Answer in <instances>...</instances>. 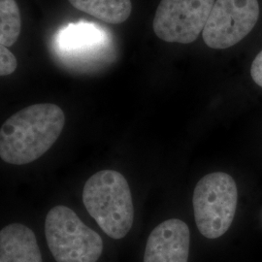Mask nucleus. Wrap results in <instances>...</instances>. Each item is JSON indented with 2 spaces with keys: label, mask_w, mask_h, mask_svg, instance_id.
<instances>
[{
  "label": "nucleus",
  "mask_w": 262,
  "mask_h": 262,
  "mask_svg": "<svg viewBox=\"0 0 262 262\" xmlns=\"http://www.w3.org/2000/svg\"><path fill=\"white\" fill-rule=\"evenodd\" d=\"M64 124V113L56 104H34L19 110L1 126L0 158L14 165L35 161L56 143Z\"/></svg>",
  "instance_id": "1"
},
{
  "label": "nucleus",
  "mask_w": 262,
  "mask_h": 262,
  "mask_svg": "<svg viewBox=\"0 0 262 262\" xmlns=\"http://www.w3.org/2000/svg\"><path fill=\"white\" fill-rule=\"evenodd\" d=\"M83 202L88 213L113 239L120 240L130 231L134 206L130 187L124 176L115 170L96 172L86 181Z\"/></svg>",
  "instance_id": "2"
},
{
  "label": "nucleus",
  "mask_w": 262,
  "mask_h": 262,
  "mask_svg": "<svg viewBox=\"0 0 262 262\" xmlns=\"http://www.w3.org/2000/svg\"><path fill=\"white\" fill-rule=\"evenodd\" d=\"M48 247L56 262H96L103 252L100 235L63 205L51 209L45 221Z\"/></svg>",
  "instance_id": "3"
},
{
  "label": "nucleus",
  "mask_w": 262,
  "mask_h": 262,
  "mask_svg": "<svg viewBox=\"0 0 262 262\" xmlns=\"http://www.w3.org/2000/svg\"><path fill=\"white\" fill-rule=\"evenodd\" d=\"M238 189L234 179L225 172H213L198 181L192 205L197 228L208 239L225 234L234 220Z\"/></svg>",
  "instance_id": "4"
},
{
  "label": "nucleus",
  "mask_w": 262,
  "mask_h": 262,
  "mask_svg": "<svg viewBox=\"0 0 262 262\" xmlns=\"http://www.w3.org/2000/svg\"><path fill=\"white\" fill-rule=\"evenodd\" d=\"M257 0H215L202 32L208 47L223 50L243 40L259 18Z\"/></svg>",
  "instance_id": "5"
},
{
  "label": "nucleus",
  "mask_w": 262,
  "mask_h": 262,
  "mask_svg": "<svg viewBox=\"0 0 262 262\" xmlns=\"http://www.w3.org/2000/svg\"><path fill=\"white\" fill-rule=\"evenodd\" d=\"M214 4L215 0H161L154 31L165 42L190 44L203 32Z\"/></svg>",
  "instance_id": "6"
},
{
  "label": "nucleus",
  "mask_w": 262,
  "mask_h": 262,
  "mask_svg": "<svg viewBox=\"0 0 262 262\" xmlns=\"http://www.w3.org/2000/svg\"><path fill=\"white\" fill-rule=\"evenodd\" d=\"M189 247L190 232L187 224L170 219L150 232L143 262H187Z\"/></svg>",
  "instance_id": "7"
},
{
  "label": "nucleus",
  "mask_w": 262,
  "mask_h": 262,
  "mask_svg": "<svg viewBox=\"0 0 262 262\" xmlns=\"http://www.w3.org/2000/svg\"><path fill=\"white\" fill-rule=\"evenodd\" d=\"M0 262H43L36 237L29 227L12 224L1 230Z\"/></svg>",
  "instance_id": "8"
},
{
  "label": "nucleus",
  "mask_w": 262,
  "mask_h": 262,
  "mask_svg": "<svg viewBox=\"0 0 262 262\" xmlns=\"http://www.w3.org/2000/svg\"><path fill=\"white\" fill-rule=\"evenodd\" d=\"M106 33L98 26L88 21L69 24L59 30L56 45L60 52L69 55H86L105 46Z\"/></svg>",
  "instance_id": "9"
},
{
  "label": "nucleus",
  "mask_w": 262,
  "mask_h": 262,
  "mask_svg": "<svg viewBox=\"0 0 262 262\" xmlns=\"http://www.w3.org/2000/svg\"><path fill=\"white\" fill-rule=\"evenodd\" d=\"M79 11L84 12L107 24L118 25L129 18L130 0H68Z\"/></svg>",
  "instance_id": "10"
},
{
  "label": "nucleus",
  "mask_w": 262,
  "mask_h": 262,
  "mask_svg": "<svg viewBox=\"0 0 262 262\" xmlns=\"http://www.w3.org/2000/svg\"><path fill=\"white\" fill-rule=\"evenodd\" d=\"M21 19L16 0H0V45L13 46L20 34Z\"/></svg>",
  "instance_id": "11"
},
{
  "label": "nucleus",
  "mask_w": 262,
  "mask_h": 262,
  "mask_svg": "<svg viewBox=\"0 0 262 262\" xmlns=\"http://www.w3.org/2000/svg\"><path fill=\"white\" fill-rule=\"evenodd\" d=\"M18 66L16 56H14L8 48L0 46V75H11L15 72Z\"/></svg>",
  "instance_id": "12"
},
{
  "label": "nucleus",
  "mask_w": 262,
  "mask_h": 262,
  "mask_svg": "<svg viewBox=\"0 0 262 262\" xmlns=\"http://www.w3.org/2000/svg\"><path fill=\"white\" fill-rule=\"evenodd\" d=\"M251 75L253 82L262 88V51L253 59L251 67Z\"/></svg>",
  "instance_id": "13"
}]
</instances>
